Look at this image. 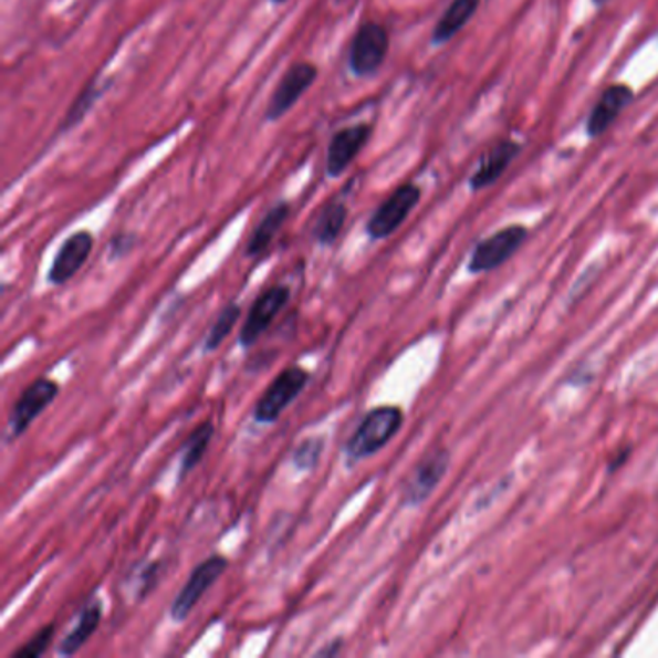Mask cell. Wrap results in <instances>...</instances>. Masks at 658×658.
Returning a JSON list of instances; mask_svg holds the SVG:
<instances>
[{"mask_svg":"<svg viewBox=\"0 0 658 658\" xmlns=\"http://www.w3.org/2000/svg\"><path fill=\"white\" fill-rule=\"evenodd\" d=\"M401 424L404 414L396 406L372 409L346 442L344 452L348 462H362L365 458L377 455L378 450H383L398 435Z\"/></svg>","mask_w":658,"mask_h":658,"instance_id":"obj_1","label":"cell"},{"mask_svg":"<svg viewBox=\"0 0 658 658\" xmlns=\"http://www.w3.org/2000/svg\"><path fill=\"white\" fill-rule=\"evenodd\" d=\"M390 46V35L385 25L365 22L359 25L349 45L348 64L356 77H372L385 64Z\"/></svg>","mask_w":658,"mask_h":658,"instance_id":"obj_2","label":"cell"},{"mask_svg":"<svg viewBox=\"0 0 658 658\" xmlns=\"http://www.w3.org/2000/svg\"><path fill=\"white\" fill-rule=\"evenodd\" d=\"M310 383V373L303 367L292 365L274 377L265 393L261 394L253 417L258 424L271 425L279 421L282 411L303 393V388Z\"/></svg>","mask_w":658,"mask_h":658,"instance_id":"obj_3","label":"cell"},{"mask_svg":"<svg viewBox=\"0 0 658 658\" xmlns=\"http://www.w3.org/2000/svg\"><path fill=\"white\" fill-rule=\"evenodd\" d=\"M419 201L421 188L416 184H401L400 188L394 189L393 194L378 205L377 211L373 212L365 228L367 236L375 242L393 236L406 222L409 212L416 209Z\"/></svg>","mask_w":658,"mask_h":658,"instance_id":"obj_4","label":"cell"},{"mask_svg":"<svg viewBox=\"0 0 658 658\" xmlns=\"http://www.w3.org/2000/svg\"><path fill=\"white\" fill-rule=\"evenodd\" d=\"M528 228L522 224L502 228L499 232L484 238L483 242L476 246L471 253L470 271L473 274L491 273L500 265H504L515 251L522 248L528 240Z\"/></svg>","mask_w":658,"mask_h":658,"instance_id":"obj_5","label":"cell"},{"mask_svg":"<svg viewBox=\"0 0 658 658\" xmlns=\"http://www.w3.org/2000/svg\"><path fill=\"white\" fill-rule=\"evenodd\" d=\"M59 390H61V386L51 378L41 377L33 380L20 394V398L14 401V406L10 409V416H8L10 439L22 437L23 432L30 429L31 424L53 404L54 398L59 396Z\"/></svg>","mask_w":658,"mask_h":658,"instance_id":"obj_6","label":"cell"},{"mask_svg":"<svg viewBox=\"0 0 658 658\" xmlns=\"http://www.w3.org/2000/svg\"><path fill=\"white\" fill-rule=\"evenodd\" d=\"M228 561L224 556H209L191 572L188 582L180 593L176 595L175 603L170 606V618L180 622L186 620L197 603L203 598L205 593L211 589L215 583L219 582L220 575L227 572Z\"/></svg>","mask_w":658,"mask_h":658,"instance_id":"obj_7","label":"cell"},{"mask_svg":"<svg viewBox=\"0 0 658 658\" xmlns=\"http://www.w3.org/2000/svg\"><path fill=\"white\" fill-rule=\"evenodd\" d=\"M317 76V66L311 64V62H295V64H292L286 70V74L282 76L279 85H276V90H274L271 101L267 105V122H276L288 111H292V106L302 98L303 93L315 84Z\"/></svg>","mask_w":658,"mask_h":658,"instance_id":"obj_8","label":"cell"},{"mask_svg":"<svg viewBox=\"0 0 658 658\" xmlns=\"http://www.w3.org/2000/svg\"><path fill=\"white\" fill-rule=\"evenodd\" d=\"M290 288L271 286L258 295L248 313V318L240 331V344L243 348H251L258 344L259 338L273 325L274 317L281 313L282 307L290 302Z\"/></svg>","mask_w":658,"mask_h":658,"instance_id":"obj_9","label":"cell"},{"mask_svg":"<svg viewBox=\"0 0 658 658\" xmlns=\"http://www.w3.org/2000/svg\"><path fill=\"white\" fill-rule=\"evenodd\" d=\"M373 134L372 124H356L342 128L331 137L326 147V175L338 178L356 160Z\"/></svg>","mask_w":658,"mask_h":658,"instance_id":"obj_10","label":"cell"},{"mask_svg":"<svg viewBox=\"0 0 658 658\" xmlns=\"http://www.w3.org/2000/svg\"><path fill=\"white\" fill-rule=\"evenodd\" d=\"M448 463H450V456L442 448L424 458L409 477L408 483L404 484L401 502L406 506H419L421 502L429 499L447 473Z\"/></svg>","mask_w":658,"mask_h":658,"instance_id":"obj_11","label":"cell"},{"mask_svg":"<svg viewBox=\"0 0 658 658\" xmlns=\"http://www.w3.org/2000/svg\"><path fill=\"white\" fill-rule=\"evenodd\" d=\"M93 243L95 240L87 230L69 236L66 242L62 243L61 250L56 253V258L53 259V265L49 269V274H46L49 282L53 286H62V284L72 281L92 255Z\"/></svg>","mask_w":658,"mask_h":658,"instance_id":"obj_12","label":"cell"},{"mask_svg":"<svg viewBox=\"0 0 658 658\" xmlns=\"http://www.w3.org/2000/svg\"><path fill=\"white\" fill-rule=\"evenodd\" d=\"M631 101H634V90L629 85L614 84L606 87L603 95L598 97L597 105L593 106L585 124L587 136L600 137L606 134Z\"/></svg>","mask_w":658,"mask_h":658,"instance_id":"obj_13","label":"cell"},{"mask_svg":"<svg viewBox=\"0 0 658 658\" xmlns=\"http://www.w3.org/2000/svg\"><path fill=\"white\" fill-rule=\"evenodd\" d=\"M520 153H522V145L515 144L512 139H504V142L492 145L477 168L476 175L471 176V189L481 191V189L494 186L504 176L510 165L518 159Z\"/></svg>","mask_w":658,"mask_h":658,"instance_id":"obj_14","label":"cell"},{"mask_svg":"<svg viewBox=\"0 0 658 658\" xmlns=\"http://www.w3.org/2000/svg\"><path fill=\"white\" fill-rule=\"evenodd\" d=\"M481 7V0H452L435 30H432V45H445L460 33L471 22Z\"/></svg>","mask_w":658,"mask_h":658,"instance_id":"obj_15","label":"cell"},{"mask_svg":"<svg viewBox=\"0 0 658 658\" xmlns=\"http://www.w3.org/2000/svg\"><path fill=\"white\" fill-rule=\"evenodd\" d=\"M290 211H292L290 205L286 201H282V203L274 205L273 209L267 212L263 220L259 222L258 228L253 230L250 242H248V248H246V255L248 258H259V255H263L269 250V246L273 243L276 234L286 224Z\"/></svg>","mask_w":658,"mask_h":658,"instance_id":"obj_16","label":"cell"},{"mask_svg":"<svg viewBox=\"0 0 658 658\" xmlns=\"http://www.w3.org/2000/svg\"><path fill=\"white\" fill-rule=\"evenodd\" d=\"M101 620H103V606L98 600H92L80 614L76 628L62 639V644L59 645V655L74 657L90 641V637L97 631Z\"/></svg>","mask_w":658,"mask_h":658,"instance_id":"obj_17","label":"cell"},{"mask_svg":"<svg viewBox=\"0 0 658 658\" xmlns=\"http://www.w3.org/2000/svg\"><path fill=\"white\" fill-rule=\"evenodd\" d=\"M212 437H215V427H212L211 421H205V424L197 427L196 431L189 435L186 442H184V455L182 462H180V470H178V481H182L184 477H188L201 463L203 456L209 450Z\"/></svg>","mask_w":658,"mask_h":658,"instance_id":"obj_18","label":"cell"},{"mask_svg":"<svg viewBox=\"0 0 658 658\" xmlns=\"http://www.w3.org/2000/svg\"><path fill=\"white\" fill-rule=\"evenodd\" d=\"M348 219V207L341 199H334L326 205L321 217L317 219V224L313 228V236L321 246H334L338 240L342 228L346 224Z\"/></svg>","mask_w":658,"mask_h":658,"instance_id":"obj_19","label":"cell"},{"mask_svg":"<svg viewBox=\"0 0 658 658\" xmlns=\"http://www.w3.org/2000/svg\"><path fill=\"white\" fill-rule=\"evenodd\" d=\"M240 317H242V307L238 303H228L227 307L220 311L219 317L209 328V334L205 336L203 349L207 354L217 352L222 346V342L227 341L228 334L232 333Z\"/></svg>","mask_w":658,"mask_h":658,"instance_id":"obj_20","label":"cell"},{"mask_svg":"<svg viewBox=\"0 0 658 658\" xmlns=\"http://www.w3.org/2000/svg\"><path fill=\"white\" fill-rule=\"evenodd\" d=\"M103 92H105V87L98 85V80H92L90 84L85 85L82 93L74 101V105L70 106L69 114L64 116L61 124L62 132H69V129L74 128L80 122L84 121L87 113L92 111L93 105L97 103L98 97L103 95Z\"/></svg>","mask_w":658,"mask_h":658,"instance_id":"obj_21","label":"cell"},{"mask_svg":"<svg viewBox=\"0 0 658 658\" xmlns=\"http://www.w3.org/2000/svg\"><path fill=\"white\" fill-rule=\"evenodd\" d=\"M325 450V440L321 437H313V439H305L295 447L294 455H292V463L297 471H313L317 468L321 455Z\"/></svg>","mask_w":658,"mask_h":658,"instance_id":"obj_22","label":"cell"},{"mask_svg":"<svg viewBox=\"0 0 658 658\" xmlns=\"http://www.w3.org/2000/svg\"><path fill=\"white\" fill-rule=\"evenodd\" d=\"M54 624H46L39 629L35 636L31 637L28 644L20 647L18 651L12 652V658H39L45 655L46 649L51 647L54 639Z\"/></svg>","mask_w":658,"mask_h":658,"instance_id":"obj_23","label":"cell"},{"mask_svg":"<svg viewBox=\"0 0 658 658\" xmlns=\"http://www.w3.org/2000/svg\"><path fill=\"white\" fill-rule=\"evenodd\" d=\"M137 238L136 234H129V232H121V234L114 236L111 243H108V258L116 261V259L126 258L129 251L136 248Z\"/></svg>","mask_w":658,"mask_h":658,"instance_id":"obj_24","label":"cell"},{"mask_svg":"<svg viewBox=\"0 0 658 658\" xmlns=\"http://www.w3.org/2000/svg\"><path fill=\"white\" fill-rule=\"evenodd\" d=\"M344 641L342 639H334L333 644L326 645L325 649L317 651V657H334V655H341Z\"/></svg>","mask_w":658,"mask_h":658,"instance_id":"obj_25","label":"cell"},{"mask_svg":"<svg viewBox=\"0 0 658 658\" xmlns=\"http://www.w3.org/2000/svg\"><path fill=\"white\" fill-rule=\"evenodd\" d=\"M593 2H595L597 7H603V4H605V2H608V0H593Z\"/></svg>","mask_w":658,"mask_h":658,"instance_id":"obj_26","label":"cell"},{"mask_svg":"<svg viewBox=\"0 0 658 658\" xmlns=\"http://www.w3.org/2000/svg\"><path fill=\"white\" fill-rule=\"evenodd\" d=\"M273 4H286L288 0H271Z\"/></svg>","mask_w":658,"mask_h":658,"instance_id":"obj_27","label":"cell"}]
</instances>
